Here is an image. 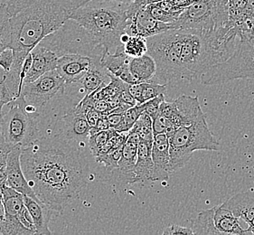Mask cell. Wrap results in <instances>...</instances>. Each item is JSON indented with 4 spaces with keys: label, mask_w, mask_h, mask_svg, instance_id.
Here are the masks:
<instances>
[{
    "label": "cell",
    "mask_w": 254,
    "mask_h": 235,
    "mask_svg": "<svg viewBox=\"0 0 254 235\" xmlns=\"http://www.w3.org/2000/svg\"><path fill=\"white\" fill-rule=\"evenodd\" d=\"M60 134L39 137L22 148L21 167L36 197L57 214L78 199L86 185L80 151Z\"/></svg>",
    "instance_id": "obj_1"
},
{
    "label": "cell",
    "mask_w": 254,
    "mask_h": 235,
    "mask_svg": "<svg viewBox=\"0 0 254 235\" xmlns=\"http://www.w3.org/2000/svg\"><path fill=\"white\" fill-rule=\"evenodd\" d=\"M11 49L32 51L46 36L58 30L76 8L75 0H7Z\"/></svg>",
    "instance_id": "obj_2"
},
{
    "label": "cell",
    "mask_w": 254,
    "mask_h": 235,
    "mask_svg": "<svg viewBox=\"0 0 254 235\" xmlns=\"http://www.w3.org/2000/svg\"><path fill=\"white\" fill-rule=\"evenodd\" d=\"M86 31L95 41L113 54L122 47L121 37L127 27L126 9L122 6L108 4L85 5L78 6L70 16Z\"/></svg>",
    "instance_id": "obj_3"
},
{
    "label": "cell",
    "mask_w": 254,
    "mask_h": 235,
    "mask_svg": "<svg viewBox=\"0 0 254 235\" xmlns=\"http://www.w3.org/2000/svg\"><path fill=\"white\" fill-rule=\"evenodd\" d=\"M185 31L169 29L147 38V55L156 62V73L148 82L167 85L183 80L182 47Z\"/></svg>",
    "instance_id": "obj_4"
},
{
    "label": "cell",
    "mask_w": 254,
    "mask_h": 235,
    "mask_svg": "<svg viewBox=\"0 0 254 235\" xmlns=\"http://www.w3.org/2000/svg\"><path fill=\"white\" fill-rule=\"evenodd\" d=\"M168 141L170 173L184 168L194 151H218L221 149L218 140L209 129L203 114L193 122L179 127L168 138Z\"/></svg>",
    "instance_id": "obj_5"
},
{
    "label": "cell",
    "mask_w": 254,
    "mask_h": 235,
    "mask_svg": "<svg viewBox=\"0 0 254 235\" xmlns=\"http://www.w3.org/2000/svg\"><path fill=\"white\" fill-rule=\"evenodd\" d=\"M201 82L215 85L238 80H254V32L240 35L233 56L227 61L218 63L201 75Z\"/></svg>",
    "instance_id": "obj_6"
},
{
    "label": "cell",
    "mask_w": 254,
    "mask_h": 235,
    "mask_svg": "<svg viewBox=\"0 0 254 235\" xmlns=\"http://www.w3.org/2000/svg\"><path fill=\"white\" fill-rule=\"evenodd\" d=\"M229 23L228 0H195L171 23V28L207 33Z\"/></svg>",
    "instance_id": "obj_7"
},
{
    "label": "cell",
    "mask_w": 254,
    "mask_h": 235,
    "mask_svg": "<svg viewBox=\"0 0 254 235\" xmlns=\"http://www.w3.org/2000/svg\"><path fill=\"white\" fill-rule=\"evenodd\" d=\"M39 45L55 52L58 57L65 54H79L91 58H101L105 51L103 46L71 19H68L58 30L46 36Z\"/></svg>",
    "instance_id": "obj_8"
},
{
    "label": "cell",
    "mask_w": 254,
    "mask_h": 235,
    "mask_svg": "<svg viewBox=\"0 0 254 235\" xmlns=\"http://www.w3.org/2000/svg\"><path fill=\"white\" fill-rule=\"evenodd\" d=\"M6 105L9 106V110L3 114L0 132L13 147L25 148L40 137L37 126L39 116L26 112V101L22 95Z\"/></svg>",
    "instance_id": "obj_9"
},
{
    "label": "cell",
    "mask_w": 254,
    "mask_h": 235,
    "mask_svg": "<svg viewBox=\"0 0 254 235\" xmlns=\"http://www.w3.org/2000/svg\"><path fill=\"white\" fill-rule=\"evenodd\" d=\"M159 114L166 120L165 133L168 138L181 126L188 125L198 118L203 111L198 98L181 95L171 103L163 102L159 108Z\"/></svg>",
    "instance_id": "obj_10"
},
{
    "label": "cell",
    "mask_w": 254,
    "mask_h": 235,
    "mask_svg": "<svg viewBox=\"0 0 254 235\" xmlns=\"http://www.w3.org/2000/svg\"><path fill=\"white\" fill-rule=\"evenodd\" d=\"M66 83L56 70L44 73L34 82L24 84L21 95L26 103L36 108L39 112L58 92L64 93Z\"/></svg>",
    "instance_id": "obj_11"
},
{
    "label": "cell",
    "mask_w": 254,
    "mask_h": 235,
    "mask_svg": "<svg viewBox=\"0 0 254 235\" xmlns=\"http://www.w3.org/2000/svg\"><path fill=\"white\" fill-rule=\"evenodd\" d=\"M172 29L171 24H166L157 20L145 8H140L127 17L125 33L130 36H141L147 38Z\"/></svg>",
    "instance_id": "obj_12"
},
{
    "label": "cell",
    "mask_w": 254,
    "mask_h": 235,
    "mask_svg": "<svg viewBox=\"0 0 254 235\" xmlns=\"http://www.w3.org/2000/svg\"><path fill=\"white\" fill-rule=\"evenodd\" d=\"M63 138L75 142H84L90 137L91 128L85 118V110L81 105H77L69 113L60 118Z\"/></svg>",
    "instance_id": "obj_13"
},
{
    "label": "cell",
    "mask_w": 254,
    "mask_h": 235,
    "mask_svg": "<svg viewBox=\"0 0 254 235\" xmlns=\"http://www.w3.org/2000/svg\"><path fill=\"white\" fill-rule=\"evenodd\" d=\"M21 151H22V148L20 146H16L7 155L6 164H5V170H6L5 185L16 190L23 195H27L35 200L40 201L36 197L35 192L31 188L23 172V169L21 167Z\"/></svg>",
    "instance_id": "obj_14"
},
{
    "label": "cell",
    "mask_w": 254,
    "mask_h": 235,
    "mask_svg": "<svg viewBox=\"0 0 254 235\" xmlns=\"http://www.w3.org/2000/svg\"><path fill=\"white\" fill-rule=\"evenodd\" d=\"M92 61L91 57L79 54H65L58 57L56 71L66 84L80 82Z\"/></svg>",
    "instance_id": "obj_15"
},
{
    "label": "cell",
    "mask_w": 254,
    "mask_h": 235,
    "mask_svg": "<svg viewBox=\"0 0 254 235\" xmlns=\"http://www.w3.org/2000/svg\"><path fill=\"white\" fill-rule=\"evenodd\" d=\"M140 141V138L137 132L130 129L127 132L126 141L122 148V153L121 159L118 162V176L122 182L126 184H133L134 182V174L133 169L137 161V145Z\"/></svg>",
    "instance_id": "obj_16"
},
{
    "label": "cell",
    "mask_w": 254,
    "mask_h": 235,
    "mask_svg": "<svg viewBox=\"0 0 254 235\" xmlns=\"http://www.w3.org/2000/svg\"><path fill=\"white\" fill-rule=\"evenodd\" d=\"M153 182L168 180L169 176V141L166 134L155 135L153 138L152 149Z\"/></svg>",
    "instance_id": "obj_17"
},
{
    "label": "cell",
    "mask_w": 254,
    "mask_h": 235,
    "mask_svg": "<svg viewBox=\"0 0 254 235\" xmlns=\"http://www.w3.org/2000/svg\"><path fill=\"white\" fill-rule=\"evenodd\" d=\"M30 53L32 63L25 79V84L34 82L46 72L56 70L58 60V56L55 52L40 45H37Z\"/></svg>",
    "instance_id": "obj_18"
},
{
    "label": "cell",
    "mask_w": 254,
    "mask_h": 235,
    "mask_svg": "<svg viewBox=\"0 0 254 235\" xmlns=\"http://www.w3.org/2000/svg\"><path fill=\"white\" fill-rule=\"evenodd\" d=\"M130 58L131 57H127L124 52L112 54L105 49L101 58V63L112 75L120 78L128 84H133L137 82L128 68Z\"/></svg>",
    "instance_id": "obj_19"
},
{
    "label": "cell",
    "mask_w": 254,
    "mask_h": 235,
    "mask_svg": "<svg viewBox=\"0 0 254 235\" xmlns=\"http://www.w3.org/2000/svg\"><path fill=\"white\" fill-rule=\"evenodd\" d=\"M153 140H140L137 145V161L133 169L134 182L143 183L152 180L153 165L151 149Z\"/></svg>",
    "instance_id": "obj_20"
},
{
    "label": "cell",
    "mask_w": 254,
    "mask_h": 235,
    "mask_svg": "<svg viewBox=\"0 0 254 235\" xmlns=\"http://www.w3.org/2000/svg\"><path fill=\"white\" fill-rule=\"evenodd\" d=\"M24 203L36 226V235H52L51 231L49 230V223L57 213L40 201L27 195H24Z\"/></svg>",
    "instance_id": "obj_21"
},
{
    "label": "cell",
    "mask_w": 254,
    "mask_h": 235,
    "mask_svg": "<svg viewBox=\"0 0 254 235\" xmlns=\"http://www.w3.org/2000/svg\"><path fill=\"white\" fill-rule=\"evenodd\" d=\"M223 205L248 226L254 218V190L236 194Z\"/></svg>",
    "instance_id": "obj_22"
},
{
    "label": "cell",
    "mask_w": 254,
    "mask_h": 235,
    "mask_svg": "<svg viewBox=\"0 0 254 235\" xmlns=\"http://www.w3.org/2000/svg\"><path fill=\"white\" fill-rule=\"evenodd\" d=\"M101 58H92L88 71L80 81L84 89L85 95L96 92L111 82V73L102 66Z\"/></svg>",
    "instance_id": "obj_23"
},
{
    "label": "cell",
    "mask_w": 254,
    "mask_h": 235,
    "mask_svg": "<svg viewBox=\"0 0 254 235\" xmlns=\"http://www.w3.org/2000/svg\"><path fill=\"white\" fill-rule=\"evenodd\" d=\"M214 221L220 235H245V229L240 224L239 218L223 204L215 206Z\"/></svg>",
    "instance_id": "obj_24"
},
{
    "label": "cell",
    "mask_w": 254,
    "mask_h": 235,
    "mask_svg": "<svg viewBox=\"0 0 254 235\" xmlns=\"http://www.w3.org/2000/svg\"><path fill=\"white\" fill-rule=\"evenodd\" d=\"M128 68L136 82H148L156 73V62L147 54L130 58Z\"/></svg>",
    "instance_id": "obj_25"
},
{
    "label": "cell",
    "mask_w": 254,
    "mask_h": 235,
    "mask_svg": "<svg viewBox=\"0 0 254 235\" xmlns=\"http://www.w3.org/2000/svg\"><path fill=\"white\" fill-rule=\"evenodd\" d=\"M2 203L5 208V217L8 218H17L21 210L25 206L24 195L5 184L3 186Z\"/></svg>",
    "instance_id": "obj_26"
},
{
    "label": "cell",
    "mask_w": 254,
    "mask_h": 235,
    "mask_svg": "<svg viewBox=\"0 0 254 235\" xmlns=\"http://www.w3.org/2000/svg\"><path fill=\"white\" fill-rule=\"evenodd\" d=\"M215 206L211 209L204 210L199 213L191 228L193 235H220L214 225V215Z\"/></svg>",
    "instance_id": "obj_27"
},
{
    "label": "cell",
    "mask_w": 254,
    "mask_h": 235,
    "mask_svg": "<svg viewBox=\"0 0 254 235\" xmlns=\"http://www.w3.org/2000/svg\"><path fill=\"white\" fill-rule=\"evenodd\" d=\"M11 48V31L9 16L6 10V5H0V53Z\"/></svg>",
    "instance_id": "obj_28"
},
{
    "label": "cell",
    "mask_w": 254,
    "mask_h": 235,
    "mask_svg": "<svg viewBox=\"0 0 254 235\" xmlns=\"http://www.w3.org/2000/svg\"><path fill=\"white\" fill-rule=\"evenodd\" d=\"M123 51L127 57H139L146 55L147 52V38L141 36H129L123 45Z\"/></svg>",
    "instance_id": "obj_29"
},
{
    "label": "cell",
    "mask_w": 254,
    "mask_h": 235,
    "mask_svg": "<svg viewBox=\"0 0 254 235\" xmlns=\"http://www.w3.org/2000/svg\"><path fill=\"white\" fill-rule=\"evenodd\" d=\"M132 130L137 132L140 140H153V120L147 113H143L133 125Z\"/></svg>",
    "instance_id": "obj_30"
},
{
    "label": "cell",
    "mask_w": 254,
    "mask_h": 235,
    "mask_svg": "<svg viewBox=\"0 0 254 235\" xmlns=\"http://www.w3.org/2000/svg\"><path fill=\"white\" fill-rule=\"evenodd\" d=\"M115 132L114 129L109 128L107 130H103V131H99V132L93 133L92 135H90V137L88 138V145L90 150L92 152V156L95 158L97 154L99 152V150L107 143L110 140V138H112L113 134Z\"/></svg>",
    "instance_id": "obj_31"
},
{
    "label": "cell",
    "mask_w": 254,
    "mask_h": 235,
    "mask_svg": "<svg viewBox=\"0 0 254 235\" xmlns=\"http://www.w3.org/2000/svg\"><path fill=\"white\" fill-rule=\"evenodd\" d=\"M167 91V86L163 84H158L155 82H142V92L138 104L146 103L153 98L157 97L160 94H165Z\"/></svg>",
    "instance_id": "obj_32"
},
{
    "label": "cell",
    "mask_w": 254,
    "mask_h": 235,
    "mask_svg": "<svg viewBox=\"0 0 254 235\" xmlns=\"http://www.w3.org/2000/svg\"><path fill=\"white\" fill-rule=\"evenodd\" d=\"M149 14L152 15L153 17L157 20L166 23V24H171L174 23L175 21L178 20L179 15L173 14V13H169L168 11L164 10L162 7H160L158 5V2L149 4L145 7Z\"/></svg>",
    "instance_id": "obj_33"
},
{
    "label": "cell",
    "mask_w": 254,
    "mask_h": 235,
    "mask_svg": "<svg viewBox=\"0 0 254 235\" xmlns=\"http://www.w3.org/2000/svg\"><path fill=\"white\" fill-rule=\"evenodd\" d=\"M122 148L123 147L117 148V149H114V150H112V151L109 152V153L96 157L95 159H96L98 163L104 165V167L108 170H111V171L113 170L114 171L115 169H117L118 162H119V160L121 159V157H122Z\"/></svg>",
    "instance_id": "obj_34"
},
{
    "label": "cell",
    "mask_w": 254,
    "mask_h": 235,
    "mask_svg": "<svg viewBox=\"0 0 254 235\" xmlns=\"http://www.w3.org/2000/svg\"><path fill=\"white\" fill-rule=\"evenodd\" d=\"M164 101H165V94H160L157 97L147 101L146 103H141L144 109V113L149 115L153 120L159 113V108Z\"/></svg>",
    "instance_id": "obj_35"
},
{
    "label": "cell",
    "mask_w": 254,
    "mask_h": 235,
    "mask_svg": "<svg viewBox=\"0 0 254 235\" xmlns=\"http://www.w3.org/2000/svg\"><path fill=\"white\" fill-rule=\"evenodd\" d=\"M15 147H13L12 145L5 141L2 133L0 132V169L5 167L7 155Z\"/></svg>",
    "instance_id": "obj_36"
},
{
    "label": "cell",
    "mask_w": 254,
    "mask_h": 235,
    "mask_svg": "<svg viewBox=\"0 0 254 235\" xmlns=\"http://www.w3.org/2000/svg\"><path fill=\"white\" fill-rule=\"evenodd\" d=\"M13 61L14 52L11 48H7L5 51L0 53V67L4 70V72H7L10 69Z\"/></svg>",
    "instance_id": "obj_37"
},
{
    "label": "cell",
    "mask_w": 254,
    "mask_h": 235,
    "mask_svg": "<svg viewBox=\"0 0 254 235\" xmlns=\"http://www.w3.org/2000/svg\"><path fill=\"white\" fill-rule=\"evenodd\" d=\"M164 235H193L191 228L180 225H172L166 227L162 233Z\"/></svg>",
    "instance_id": "obj_38"
},
{
    "label": "cell",
    "mask_w": 254,
    "mask_h": 235,
    "mask_svg": "<svg viewBox=\"0 0 254 235\" xmlns=\"http://www.w3.org/2000/svg\"><path fill=\"white\" fill-rule=\"evenodd\" d=\"M17 218H18V220L20 221L21 224L24 225L26 228L33 231L36 235V226L34 225V222H33V219L31 217L28 210L26 209V205L23 207V209L21 210Z\"/></svg>",
    "instance_id": "obj_39"
},
{
    "label": "cell",
    "mask_w": 254,
    "mask_h": 235,
    "mask_svg": "<svg viewBox=\"0 0 254 235\" xmlns=\"http://www.w3.org/2000/svg\"><path fill=\"white\" fill-rule=\"evenodd\" d=\"M92 0H78L76 1V7L81 5H85L87 3H90ZM103 2H106L108 4L122 6L123 8L127 9V6L132 3L134 0H102Z\"/></svg>",
    "instance_id": "obj_40"
},
{
    "label": "cell",
    "mask_w": 254,
    "mask_h": 235,
    "mask_svg": "<svg viewBox=\"0 0 254 235\" xmlns=\"http://www.w3.org/2000/svg\"><path fill=\"white\" fill-rule=\"evenodd\" d=\"M102 115V114L98 113L96 110H94L92 107H88L85 109V118H86L87 122L91 128L95 127L98 119Z\"/></svg>",
    "instance_id": "obj_41"
},
{
    "label": "cell",
    "mask_w": 254,
    "mask_h": 235,
    "mask_svg": "<svg viewBox=\"0 0 254 235\" xmlns=\"http://www.w3.org/2000/svg\"><path fill=\"white\" fill-rule=\"evenodd\" d=\"M92 108L102 115H107L112 111L110 103L105 100H95L92 103Z\"/></svg>",
    "instance_id": "obj_42"
},
{
    "label": "cell",
    "mask_w": 254,
    "mask_h": 235,
    "mask_svg": "<svg viewBox=\"0 0 254 235\" xmlns=\"http://www.w3.org/2000/svg\"><path fill=\"white\" fill-rule=\"evenodd\" d=\"M110 128V124L108 121L107 115H102L100 118L98 119L96 125L94 128H91L90 135H92L93 133L99 132V131H103V130H107Z\"/></svg>",
    "instance_id": "obj_43"
},
{
    "label": "cell",
    "mask_w": 254,
    "mask_h": 235,
    "mask_svg": "<svg viewBox=\"0 0 254 235\" xmlns=\"http://www.w3.org/2000/svg\"><path fill=\"white\" fill-rule=\"evenodd\" d=\"M110 128L114 129L123 119V113H110L107 114Z\"/></svg>",
    "instance_id": "obj_44"
},
{
    "label": "cell",
    "mask_w": 254,
    "mask_h": 235,
    "mask_svg": "<svg viewBox=\"0 0 254 235\" xmlns=\"http://www.w3.org/2000/svg\"><path fill=\"white\" fill-rule=\"evenodd\" d=\"M170 1L176 6H178L179 8L185 10L186 8H188L189 5H192L195 0H170Z\"/></svg>",
    "instance_id": "obj_45"
},
{
    "label": "cell",
    "mask_w": 254,
    "mask_h": 235,
    "mask_svg": "<svg viewBox=\"0 0 254 235\" xmlns=\"http://www.w3.org/2000/svg\"><path fill=\"white\" fill-rule=\"evenodd\" d=\"M5 208L2 203V200H0V235H2V232L4 229V225H5Z\"/></svg>",
    "instance_id": "obj_46"
},
{
    "label": "cell",
    "mask_w": 254,
    "mask_h": 235,
    "mask_svg": "<svg viewBox=\"0 0 254 235\" xmlns=\"http://www.w3.org/2000/svg\"><path fill=\"white\" fill-rule=\"evenodd\" d=\"M254 235V218L253 221L250 223V225L247 226L246 231H245V235Z\"/></svg>",
    "instance_id": "obj_47"
},
{
    "label": "cell",
    "mask_w": 254,
    "mask_h": 235,
    "mask_svg": "<svg viewBox=\"0 0 254 235\" xmlns=\"http://www.w3.org/2000/svg\"><path fill=\"white\" fill-rule=\"evenodd\" d=\"M5 105V103H4V101L0 98V126H1V123H2V118H3V113H2V109L3 106Z\"/></svg>",
    "instance_id": "obj_48"
},
{
    "label": "cell",
    "mask_w": 254,
    "mask_h": 235,
    "mask_svg": "<svg viewBox=\"0 0 254 235\" xmlns=\"http://www.w3.org/2000/svg\"><path fill=\"white\" fill-rule=\"evenodd\" d=\"M5 184H0V200H2V197H3V186H4Z\"/></svg>",
    "instance_id": "obj_49"
}]
</instances>
